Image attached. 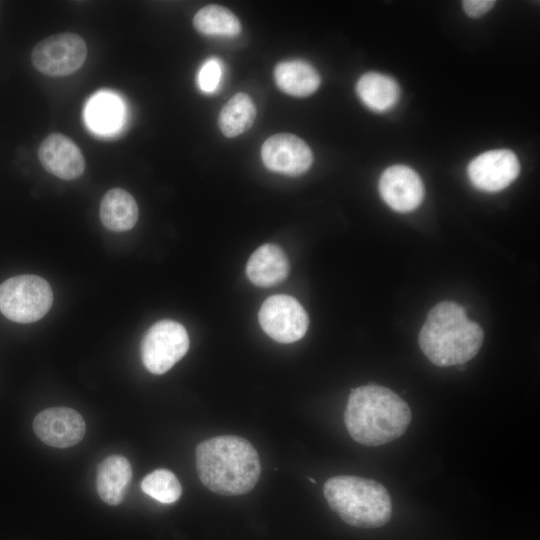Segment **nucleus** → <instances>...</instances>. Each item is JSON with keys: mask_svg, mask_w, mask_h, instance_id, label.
I'll return each instance as SVG.
<instances>
[{"mask_svg": "<svg viewBox=\"0 0 540 540\" xmlns=\"http://www.w3.org/2000/svg\"><path fill=\"white\" fill-rule=\"evenodd\" d=\"M289 272V262L277 245L264 244L250 256L246 265L249 280L260 287H270L284 281Z\"/></svg>", "mask_w": 540, "mask_h": 540, "instance_id": "4468645a", "label": "nucleus"}, {"mask_svg": "<svg viewBox=\"0 0 540 540\" xmlns=\"http://www.w3.org/2000/svg\"><path fill=\"white\" fill-rule=\"evenodd\" d=\"M256 118V106L252 98L243 92L236 93L223 106L218 126L224 136L233 138L247 131Z\"/></svg>", "mask_w": 540, "mask_h": 540, "instance_id": "aec40b11", "label": "nucleus"}, {"mask_svg": "<svg viewBox=\"0 0 540 540\" xmlns=\"http://www.w3.org/2000/svg\"><path fill=\"white\" fill-rule=\"evenodd\" d=\"M188 348L185 327L173 320H161L152 325L142 339V362L149 372L160 375L181 360Z\"/></svg>", "mask_w": 540, "mask_h": 540, "instance_id": "423d86ee", "label": "nucleus"}, {"mask_svg": "<svg viewBox=\"0 0 540 540\" xmlns=\"http://www.w3.org/2000/svg\"><path fill=\"white\" fill-rule=\"evenodd\" d=\"M38 158L46 171L63 180L76 179L85 170L81 150L63 134L47 136L39 146Z\"/></svg>", "mask_w": 540, "mask_h": 540, "instance_id": "ddd939ff", "label": "nucleus"}, {"mask_svg": "<svg viewBox=\"0 0 540 540\" xmlns=\"http://www.w3.org/2000/svg\"><path fill=\"white\" fill-rule=\"evenodd\" d=\"M141 489L163 504L174 503L182 493L179 480L167 469H157L145 476L141 482Z\"/></svg>", "mask_w": 540, "mask_h": 540, "instance_id": "4be33fe9", "label": "nucleus"}, {"mask_svg": "<svg viewBox=\"0 0 540 540\" xmlns=\"http://www.w3.org/2000/svg\"><path fill=\"white\" fill-rule=\"evenodd\" d=\"M411 417L409 405L394 391L380 385H364L351 391L344 423L354 441L380 446L402 436Z\"/></svg>", "mask_w": 540, "mask_h": 540, "instance_id": "f257e3e1", "label": "nucleus"}, {"mask_svg": "<svg viewBox=\"0 0 540 540\" xmlns=\"http://www.w3.org/2000/svg\"><path fill=\"white\" fill-rule=\"evenodd\" d=\"M273 75L277 87L294 97L313 94L321 83L318 71L304 60L280 62L275 66Z\"/></svg>", "mask_w": 540, "mask_h": 540, "instance_id": "dca6fc26", "label": "nucleus"}, {"mask_svg": "<svg viewBox=\"0 0 540 540\" xmlns=\"http://www.w3.org/2000/svg\"><path fill=\"white\" fill-rule=\"evenodd\" d=\"M52 303V289L40 276H14L0 285V311L11 321L35 322L46 315Z\"/></svg>", "mask_w": 540, "mask_h": 540, "instance_id": "39448f33", "label": "nucleus"}, {"mask_svg": "<svg viewBox=\"0 0 540 540\" xmlns=\"http://www.w3.org/2000/svg\"><path fill=\"white\" fill-rule=\"evenodd\" d=\"M261 159L270 171L295 177L310 169L313 154L301 138L290 133H279L265 140L261 147Z\"/></svg>", "mask_w": 540, "mask_h": 540, "instance_id": "9d476101", "label": "nucleus"}, {"mask_svg": "<svg viewBox=\"0 0 540 540\" xmlns=\"http://www.w3.org/2000/svg\"><path fill=\"white\" fill-rule=\"evenodd\" d=\"M379 193L394 211L415 210L424 199V185L416 171L405 165L388 167L380 176Z\"/></svg>", "mask_w": 540, "mask_h": 540, "instance_id": "9b49d317", "label": "nucleus"}, {"mask_svg": "<svg viewBox=\"0 0 540 540\" xmlns=\"http://www.w3.org/2000/svg\"><path fill=\"white\" fill-rule=\"evenodd\" d=\"M483 339V329L467 317L461 305L444 301L429 311L419 332L418 343L434 365L448 367L474 358Z\"/></svg>", "mask_w": 540, "mask_h": 540, "instance_id": "7ed1b4c3", "label": "nucleus"}, {"mask_svg": "<svg viewBox=\"0 0 540 540\" xmlns=\"http://www.w3.org/2000/svg\"><path fill=\"white\" fill-rule=\"evenodd\" d=\"M139 216L134 197L121 188L105 193L100 203V219L108 230L124 232L132 229Z\"/></svg>", "mask_w": 540, "mask_h": 540, "instance_id": "f3484780", "label": "nucleus"}, {"mask_svg": "<svg viewBox=\"0 0 540 540\" xmlns=\"http://www.w3.org/2000/svg\"><path fill=\"white\" fill-rule=\"evenodd\" d=\"M258 319L264 332L280 343L298 341L309 325L302 305L292 296L284 294L267 298L259 310Z\"/></svg>", "mask_w": 540, "mask_h": 540, "instance_id": "6e6552de", "label": "nucleus"}, {"mask_svg": "<svg viewBox=\"0 0 540 540\" xmlns=\"http://www.w3.org/2000/svg\"><path fill=\"white\" fill-rule=\"evenodd\" d=\"M196 469L205 487L220 495H242L251 491L261 473L256 449L246 439L218 436L196 447Z\"/></svg>", "mask_w": 540, "mask_h": 540, "instance_id": "f03ea898", "label": "nucleus"}, {"mask_svg": "<svg viewBox=\"0 0 540 540\" xmlns=\"http://www.w3.org/2000/svg\"><path fill=\"white\" fill-rule=\"evenodd\" d=\"M193 25L199 33L212 37H235L242 30L237 16L217 4L201 8L193 18Z\"/></svg>", "mask_w": 540, "mask_h": 540, "instance_id": "412c9836", "label": "nucleus"}, {"mask_svg": "<svg viewBox=\"0 0 540 540\" xmlns=\"http://www.w3.org/2000/svg\"><path fill=\"white\" fill-rule=\"evenodd\" d=\"M85 422L75 410L66 407L48 408L36 415L33 430L45 444L56 447H71L85 435Z\"/></svg>", "mask_w": 540, "mask_h": 540, "instance_id": "f8f14e48", "label": "nucleus"}, {"mask_svg": "<svg viewBox=\"0 0 540 540\" xmlns=\"http://www.w3.org/2000/svg\"><path fill=\"white\" fill-rule=\"evenodd\" d=\"M356 92L363 104L375 112H385L399 100L400 89L397 82L384 74L368 72L362 75L356 85Z\"/></svg>", "mask_w": 540, "mask_h": 540, "instance_id": "a211bd4d", "label": "nucleus"}, {"mask_svg": "<svg viewBox=\"0 0 540 540\" xmlns=\"http://www.w3.org/2000/svg\"><path fill=\"white\" fill-rule=\"evenodd\" d=\"M221 77L222 66L220 61L216 58H211L201 66L197 75V83L201 91L212 93L219 86Z\"/></svg>", "mask_w": 540, "mask_h": 540, "instance_id": "5701e85b", "label": "nucleus"}, {"mask_svg": "<svg viewBox=\"0 0 540 540\" xmlns=\"http://www.w3.org/2000/svg\"><path fill=\"white\" fill-rule=\"evenodd\" d=\"M123 105L111 93H98L88 102L85 119L97 133L109 134L116 131L123 120Z\"/></svg>", "mask_w": 540, "mask_h": 540, "instance_id": "6ab92c4d", "label": "nucleus"}, {"mask_svg": "<svg viewBox=\"0 0 540 540\" xmlns=\"http://www.w3.org/2000/svg\"><path fill=\"white\" fill-rule=\"evenodd\" d=\"M87 46L74 33H61L40 41L32 50L33 66L48 76H66L77 71L85 62Z\"/></svg>", "mask_w": 540, "mask_h": 540, "instance_id": "0eeeda50", "label": "nucleus"}, {"mask_svg": "<svg viewBox=\"0 0 540 540\" xmlns=\"http://www.w3.org/2000/svg\"><path fill=\"white\" fill-rule=\"evenodd\" d=\"M132 477L129 461L121 455L106 457L98 466L96 486L100 498L109 505L120 504Z\"/></svg>", "mask_w": 540, "mask_h": 540, "instance_id": "2eb2a0df", "label": "nucleus"}, {"mask_svg": "<svg viewBox=\"0 0 540 540\" xmlns=\"http://www.w3.org/2000/svg\"><path fill=\"white\" fill-rule=\"evenodd\" d=\"M465 13L473 18H478L489 12L495 5L493 0H465L463 1Z\"/></svg>", "mask_w": 540, "mask_h": 540, "instance_id": "b1692460", "label": "nucleus"}, {"mask_svg": "<svg viewBox=\"0 0 540 540\" xmlns=\"http://www.w3.org/2000/svg\"><path fill=\"white\" fill-rule=\"evenodd\" d=\"M329 507L347 524L359 528H377L392 515V501L379 482L350 475L329 478L323 487Z\"/></svg>", "mask_w": 540, "mask_h": 540, "instance_id": "20e7f679", "label": "nucleus"}, {"mask_svg": "<svg viewBox=\"0 0 540 540\" xmlns=\"http://www.w3.org/2000/svg\"><path fill=\"white\" fill-rule=\"evenodd\" d=\"M309 480L314 484L316 483V481L313 478H309Z\"/></svg>", "mask_w": 540, "mask_h": 540, "instance_id": "393cba45", "label": "nucleus"}, {"mask_svg": "<svg viewBox=\"0 0 540 540\" xmlns=\"http://www.w3.org/2000/svg\"><path fill=\"white\" fill-rule=\"evenodd\" d=\"M520 163L508 149L486 151L468 165L471 184L480 191L498 192L508 187L519 175Z\"/></svg>", "mask_w": 540, "mask_h": 540, "instance_id": "1a4fd4ad", "label": "nucleus"}]
</instances>
